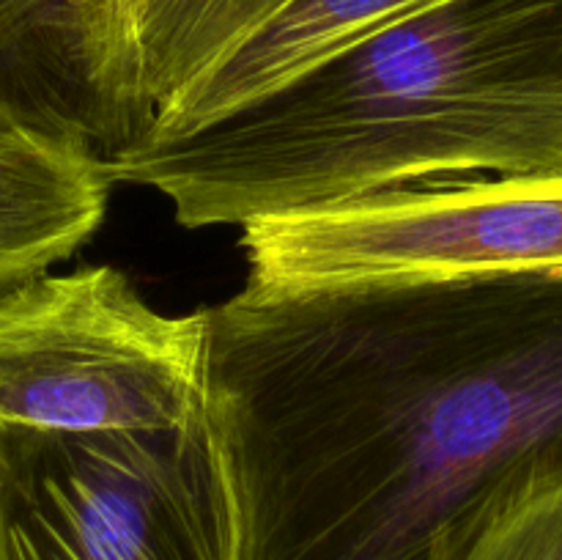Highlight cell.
<instances>
[{
	"label": "cell",
	"instance_id": "1",
	"mask_svg": "<svg viewBox=\"0 0 562 560\" xmlns=\"http://www.w3.org/2000/svg\"><path fill=\"white\" fill-rule=\"evenodd\" d=\"M206 415L245 560H428L494 494L562 481V267L209 307Z\"/></svg>",
	"mask_w": 562,
	"mask_h": 560
},
{
	"label": "cell",
	"instance_id": "2",
	"mask_svg": "<svg viewBox=\"0 0 562 560\" xmlns=\"http://www.w3.org/2000/svg\"><path fill=\"white\" fill-rule=\"evenodd\" d=\"M104 165L184 228L417 184L562 179V0H448L217 124Z\"/></svg>",
	"mask_w": 562,
	"mask_h": 560
},
{
	"label": "cell",
	"instance_id": "3",
	"mask_svg": "<svg viewBox=\"0 0 562 560\" xmlns=\"http://www.w3.org/2000/svg\"><path fill=\"white\" fill-rule=\"evenodd\" d=\"M0 560H245L217 432L0 428Z\"/></svg>",
	"mask_w": 562,
	"mask_h": 560
},
{
	"label": "cell",
	"instance_id": "4",
	"mask_svg": "<svg viewBox=\"0 0 562 560\" xmlns=\"http://www.w3.org/2000/svg\"><path fill=\"white\" fill-rule=\"evenodd\" d=\"M209 307L157 311L108 264L0 294V428L192 432L206 421Z\"/></svg>",
	"mask_w": 562,
	"mask_h": 560
},
{
	"label": "cell",
	"instance_id": "5",
	"mask_svg": "<svg viewBox=\"0 0 562 560\" xmlns=\"http://www.w3.org/2000/svg\"><path fill=\"white\" fill-rule=\"evenodd\" d=\"M269 294L562 267V179L417 184L241 228Z\"/></svg>",
	"mask_w": 562,
	"mask_h": 560
},
{
	"label": "cell",
	"instance_id": "6",
	"mask_svg": "<svg viewBox=\"0 0 562 560\" xmlns=\"http://www.w3.org/2000/svg\"><path fill=\"white\" fill-rule=\"evenodd\" d=\"M124 3L0 0V135H71L113 157L148 130L126 55Z\"/></svg>",
	"mask_w": 562,
	"mask_h": 560
},
{
	"label": "cell",
	"instance_id": "7",
	"mask_svg": "<svg viewBox=\"0 0 562 560\" xmlns=\"http://www.w3.org/2000/svg\"><path fill=\"white\" fill-rule=\"evenodd\" d=\"M439 3L448 0H291L206 75L159 104L137 141H168L217 124Z\"/></svg>",
	"mask_w": 562,
	"mask_h": 560
},
{
	"label": "cell",
	"instance_id": "8",
	"mask_svg": "<svg viewBox=\"0 0 562 560\" xmlns=\"http://www.w3.org/2000/svg\"><path fill=\"white\" fill-rule=\"evenodd\" d=\"M113 179L71 135H0V294L75 256L104 223Z\"/></svg>",
	"mask_w": 562,
	"mask_h": 560
},
{
	"label": "cell",
	"instance_id": "9",
	"mask_svg": "<svg viewBox=\"0 0 562 560\" xmlns=\"http://www.w3.org/2000/svg\"><path fill=\"white\" fill-rule=\"evenodd\" d=\"M291 0H126L124 42L143 110L206 75Z\"/></svg>",
	"mask_w": 562,
	"mask_h": 560
},
{
	"label": "cell",
	"instance_id": "10",
	"mask_svg": "<svg viewBox=\"0 0 562 560\" xmlns=\"http://www.w3.org/2000/svg\"><path fill=\"white\" fill-rule=\"evenodd\" d=\"M428 560H562V481L494 494L445 530Z\"/></svg>",
	"mask_w": 562,
	"mask_h": 560
}]
</instances>
